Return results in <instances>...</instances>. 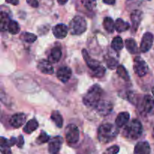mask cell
<instances>
[{
  "label": "cell",
  "mask_w": 154,
  "mask_h": 154,
  "mask_svg": "<svg viewBox=\"0 0 154 154\" xmlns=\"http://www.w3.org/2000/svg\"><path fill=\"white\" fill-rule=\"evenodd\" d=\"M119 133L117 126L111 123H104L98 129V139L103 144L111 142L115 139Z\"/></svg>",
  "instance_id": "obj_1"
},
{
  "label": "cell",
  "mask_w": 154,
  "mask_h": 154,
  "mask_svg": "<svg viewBox=\"0 0 154 154\" xmlns=\"http://www.w3.org/2000/svg\"><path fill=\"white\" fill-rule=\"evenodd\" d=\"M102 89L98 84H94L90 87L88 91L83 99L84 105L89 108H96L98 104L101 102L102 96Z\"/></svg>",
  "instance_id": "obj_2"
},
{
  "label": "cell",
  "mask_w": 154,
  "mask_h": 154,
  "mask_svg": "<svg viewBox=\"0 0 154 154\" xmlns=\"http://www.w3.org/2000/svg\"><path fill=\"white\" fill-rule=\"evenodd\" d=\"M143 132L142 124L138 120H132L128 123L123 131V135L126 138L136 140L140 138Z\"/></svg>",
  "instance_id": "obj_3"
},
{
  "label": "cell",
  "mask_w": 154,
  "mask_h": 154,
  "mask_svg": "<svg viewBox=\"0 0 154 154\" xmlns=\"http://www.w3.org/2000/svg\"><path fill=\"white\" fill-rule=\"evenodd\" d=\"M82 55L84 60H85L86 63H87V66L93 71L95 76L98 77V78H101V77H103L104 75H105V68L104 67V66H102V64H101L99 61L92 58V57L89 55L87 50H83Z\"/></svg>",
  "instance_id": "obj_4"
},
{
  "label": "cell",
  "mask_w": 154,
  "mask_h": 154,
  "mask_svg": "<svg viewBox=\"0 0 154 154\" xmlns=\"http://www.w3.org/2000/svg\"><path fill=\"white\" fill-rule=\"evenodd\" d=\"M87 21L81 16H75L69 23V31L72 35H81L87 30Z\"/></svg>",
  "instance_id": "obj_5"
},
{
  "label": "cell",
  "mask_w": 154,
  "mask_h": 154,
  "mask_svg": "<svg viewBox=\"0 0 154 154\" xmlns=\"http://www.w3.org/2000/svg\"><path fill=\"white\" fill-rule=\"evenodd\" d=\"M133 69L135 73L139 77L145 76L149 71L147 63L140 57H136L134 59Z\"/></svg>",
  "instance_id": "obj_6"
},
{
  "label": "cell",
  "mask_w": 154,
  "mask_h": 154,
  "mask_svg": "<svg viewBox=\"0 0 154 154\" xmlns=\"http://www.w3.org/2000/svg\"><path fill=\"white\" fill-rule=\"evenodd\" d=\"M80 138L79 129L75 125L69 124L66 128V138L69 144H76Z\"/></svg>",
  "instance_id": "obj_7"
},
{
  "label": "cell",
  "mask_w": 154,
  "mask_h": 154,
  "mask_svg": "<svg viewBox=\"0 0 154 154\" xmlns=\"http://www.w3.org/2000/svg\"><path fill=\"white\" fill-rule=\"evenodd\" d=\"M141 111L145 114H152L154 112V99L150 95L144 96L141 104Z\"/></svg>",
  "instance_id": "obj_8"
},
{
  "label": "cell",
  "mask_w": 154,
  "mask_h": 154,
  "mask_svg": "<svg viewBox=\"0 0 154 154\" xmlns=\"http://www.w3.org/2000/svg\"><path fill=\"white\" fill-rule=\"evenodd\" d=\"M153 35L151 32H146L143 35L140 45V51L143 53L148 52L153 44Z\"/></svg>",
  "instance_id": "obj_9"
},
{
  "label": "cell",
  "mask_w": 154,
  "mask_h": 154,
  "mask_svg": "<svg viewBox=\"0 0 154 154\" xmlns=\"http://www.w3.org/2000/svg\"><path fill=\"white\" fill-rule=\"evenodd\" d=\"M63 139L61 136H57L53 138L48 145V151L51 154H59L63 145Z\"/></svg>",
  "instance_id": "obj_10"
},
{
  "label": "cell",
  "mask_w": 154,
  "mask_h": 154,
  "mask_svg": "<svg viewBox=\"0 0 154 154\" xmlns=\"http://www.w3.org/2000/svg\"><path fill=\"white\" fill-rule=\"evenodd\" d=\"M26 121V115L23 113H17L15 114L11 117L9 120V124L13 128L17 129L21 127L24 124Z\"/></svg>",
  "instance_id": "obj_11"
},
{
  "label": "cell",
  "mask_w": 154,
  "mask_h": 154,
  "mask_svg": "<svg viewBox=\"0 0 154 154\" xmlns=\"http://www.w3.org/2000/svg\"><path fill=\"white\" fill-rule=\"evenodd\" d=\"M96 108V111L99 114L102 116H107L112 111L113 105L108 101H101Z\"/></svg>",
  "instance_id": "obj_12"
},
{
  "label": "cell",
  "mask_w": 154,
  "mask_h": 154,
  "mask_svg": "<svg viewBox=\"0 0 154 154\" xmlns=\"http://www.w3.org/2000/svg\"><path fill=\"white\" fill-rule=\"evenodd\" d=\"M72 70L67 66H63L60 68L57 72V76L58 79L63 83H66L69 81L72 77Z\"/></svg>",
  "instance_id": "obj_13"
},
{
  "label": "cell",
  "mask_w": 154,
  "mask_h": 154,
  "mask_svg": "<svg viewBox=\"0 0 154 154\" xmlns=\"http://www.w3.org/2000/svg\"><path fill=\"white\" fill-rule=\"evenodd\" d=\"M37 68L42 73L45 74V75H52L54 73V68L49 60H40L38 63Z\"/></svg>",
  "instance_id": "obj_14"
},
{
  "label": "cell",
  "mask_w": 154,
  "mask_h": 154,
  "mask_svg": "<svg viewBox=\"0 0 154 154\" xmlns=\"http://www.w3.org/2000/svg\"><path fill=\"white\" fill-rule=\"evenodd\" d=\"M53 33L55 38L58 39H63L66 37L68 34V27L65 24L60 23L53 27Z\"/></svg>",
  "instance_id": "obj_15"
},
{
  "label": "cell",
  "mask_w": 154,
  "mask_h": 154,
  "mask_svg": "<svg viewBox=\"0 0 154 154\" xmlns=\"http://www.w3.org/2000/svg\"><path fill=\"white\" fill-rule=\"evenodd\" d=\"M131 21L132 23V29L134 32H136L141 23L143 18V13L140 10H135L131 14Z\"/></svg>",
  "instance_id": "obj_16"
},
{
  "label": "cell",
  "mask_w": 154,
  "mask_h": 154,
  "mask_svg": "<svg viewBox=\"0 0 154 154\" xmlns=\"http://www.w3.org/2000/svg\"><path fill=\"white\" fill-rule=\"evenodd\" d=\"M150 146L147 141L138 142L135 147V154H150Z\"/></svg>",
  "instance_id": "obj_17"
},
{
  "label": "cell",
  "mask_w": 154,
  "mask_h": 154,
  "mask_svg": "<svg viewBox=\"0 0 154 154\" xmlns=\"http://www.w3.org/2000/svg\"><path fill=\"white\" fill-rule=\"evenodd\" d=\"M62 57V51L60 47H54L51 51L49 56H48V60L51 63H58Z\"/></svg>",
  "instance_id": "obj_18"
},
{
  "label": "cell",
  "mask_w": 154,
  "mask_h": 154,
  "mask_svg": "<svg viewBox=\"0 0 154 154\" xmlns=\"http://www.w3.org/2000/svg\"><path fill=\"white\" fill-rule=\"evenodd\" d=\"M130 116L128 112H122L118 114L115 120V124L118 128L123 127L129 123Z\"/></svg>",
  "instance_id": "obj_19"
},
{
  "label": "cell",
  "mask_w": 154,
  "mask_h": 154,
  "mask_svg": "<svg viewBox=\"0 0 154 154\" xmlns=\"http://www.w3.org/2000/svg\"><path fill=\"white\" fill-rule=\"evenodd\" d=\"M130 27L129 23L125 22L121 18H118L115 21V29L118 32H123L128 30Z\"/></svg>",
  "instance_id": "obj_20"
},
{
  "label": "cell",
  "mask_w": 154,
  "mask_h": 154,
  "mask_svg": "<svg viewBox=\"0 0 154 154\" xmlns=\"http://www.w3.org/2000/svg\"><path fill=\"white\" fill-rule=\"evenodd\" d=\"M10 21L11 20L8 14L4 11H1V14H0V29L2 32H4L8 29V26Z\"/></svg>",
  "instance_id": "obj_21"
},
{
  "label": "cell",
  "mask_w": 154,
  "mask_h": 154,
  "mask_svg": "<svg viewBox=\"0 0 154 154\" xmlns=\"http://www.w3.org/2000/svg\"><path fill=\"white\" fill-rule=\"evenodd\" d=\"M38 122L35 120V118L32 119L29 121L27 122L26 126H24L23 131L27 134H30L32 132H34L35 130L38 129Z\"/></svg>",
  "instance_id": "obj_22"
},
{
  "label": "cell",
  "mask_w": 154,
  "mask_h": 154,
  "mask_svg": "<svg viewBox=\"0 0 154 154\" xmlns=\"http://www.w3.org/2000/svg\"><path fill=\"white\" fill-rule=\"evenodd\" d=\"M125 45H126V48L127 49V51L129 53L132 54H137L138 52V45H137L136 42L134 39L132 38H128L126 40L125 42Z\"/></svg>",
  "instance_id": "obj_23"
},
{
  "label": "cell",
  "mask_w": 154,
  "mask_h": 154,
  "mask_svg": "<svg viewBox=\"0 0 154 154\" xmlns=\"http://www.w3.org/2000/svg\"><path fill=\"white\" fill-rule=\"evenodd\" d=\"M51 120L58 128H62L63 126V118L58 111H54L51 114Z\"/></svg>",
  "instance_id": "obj_24"
},
{
  "label": "cell",
  "mask_w": 154,
  "mask_h": 154,
  "mask_svg": "<svg viewBox=\"0 0 154 154\" xmlns=\"http://www.w3.org/2000/svg\"><path fill=\"white\" fill-rule=\"evenodd\" d=\"M103 26L108 32L111 33L115 29V22L113 20L112 18L107 17L103 20Z\"/></svg>",
  "instance_id": "obj_25"
},
{
  "label": "cell",
  "mask_w": 154,
  "mask_h": 154,
  "mask_svg": "<svg viewBox=\"0 0 154 154\" xmlns=\"http://www.w3.org/2000/svg\"><path fill=\"white\" fill-rule=\"evenodd\" d=\"M111 48L116 51H121L123 48V39L119 37V36L114 38L112 40V42H111Z\"/></svg>",
  "instance_id": "obj_26"
},
{
  "label": "cell",
  "mask_w": 154,
  "mask_h": 154,
  "mask_svg": "<svg viewBox=\"0 0 154 154\" xmlns=\"http://www.w3.org/2000/svg\"><path fill=\"white\" fill-rule=\"evenodd\" d=\"M117 73L122 79H123L126 81H129L130 80V77H129V74H128L127 71L125 69L124 66L120 65V66H117Z\"/></svg>",
  "instance_id": "obj_27"
},
{
  "label": "cell",
  "mask_w": 154,
  "mask_h": 154,
  "mask_svg": "<svg viewBox=\"0 0 154 154\" xmlns=\"http://www.w3.org/2000/svg\"><path fill=\"white\" fill-rule=\"evenodd\" d=\"M20 39L23 42H27V43H33L37 39V36L33 33L30 32H23L21 34Z\"/></svg>",
  "instance_id": "obj_28"
},
{
  "label": "cell",
  "mask_w": 154,
  "mask_h": 154,
  "mask_svg": "<svg viewBox=\"0 0 154 154\" xmlns=\"http://www.w3.org/2000/svg\"><path fill=\"white\" fill-rule=\"evenodd\" d=\"M20 27L19 24L17 22H16L15 20H11L10 23L8 24V31L12 35H16L17 34L20 32Z\"/></svg>",
  "instance_id": "obj_29"
},
{
  "label": "cell",
  "mask_w": 154,
  "mask_h": 154,
  "mask_svg": "<svg viewBox=\"0 0 154 154\" xmlns=\"http://www.w3.org/2000/svg\"><path fill=\"white\" fill-rule=\"evenodd\" d=\"M105 61L108 67L111 69H114L116 67L117 68V66H117L118 65V61L114 57H111L109 55L105 56Z\"/></svg>",
  "instance_id": "obj_30"
},
{
  "label": "cell",
  "mask_w": 154,
  "mask_h": 154,
  "mask_svg": "<svg viewBox=\"0 0 154 154\" xmlns=\"http://www.w3.org/2000/svg\"><path fill=\"white\" fill-rule=\"evenodd\" d=\"M83 5L89 11H93L96 7V0H81Z\"/></svg>",
  "instance_id": "obj_31"
},
{
  "label": "cell",
  "mask_w": 154,
  "mask_h": 154,
  "mask_svg": "<svg viewBox=\"0 0 154 154\" xmlns=\"http://www.w3.org/2000/svg\"><path fill=\"white\" fill-rule=\"evenodd\" d=\"M50 140V137L48 134L45 132H42L41 134L39 135V136L38 137V138L36 139V142L38 144H45V143L48 142V141Z\"/></svg>",
  "instance_id": "obj_32"
},
{
  "label": "cell",
  "mask_w": 154,
  "mask_h": 154,
  "mask_svg": "<svg viewBox=\"0 0 154 154\" xmlns=\"http://www.w3.org/2000/svg\"><path fill=\"white\" fill-rule=\"evenodd\" d=\"M119 151H120V147L117 145H114L107 149L103 154H117Z\"/></svg>",
  "instance_id": "obj_33"
},
{
  "label": "cell",
  "mask_w": 154,
  "mask_h": 154,
  "mask_svg": "<svg viewBox=\"0 0 154 154\" xmlns=\"http://www.w3.org/2000/svg\"><path fill=\"white\" fill-rule=\"evenodd\" d=\"M26 2L29 5H30L32 8H38V0H26Z\"/></svg>",
  "instance_id": "obj_34"
},
{
  "label": "cell",
  "mask_w": 154,
  "mask_h": 154,
  "mask_svg": "<svg viewBox=\"0 0 154 154\" xmlns=\"http://www.w3.org/2000/svg\"><path fill=\"white\" fill-rule=\"evenodd\" d=\"M24 144V140L23 138L22 135H20L19 138L17 139V145L18 147L21 148L23 147V145Z\"/></svg>",
  "instance_id": "obj_35"
},
{
  "label": "cell",
  "mask_w": 154,
  "mask_h": 154,
  "mask_svg": "<svg viewBox=\"0 0 154 154\" xmlns=\"http://www.w3.org/2000/svg\"><path fill=\"white\" fill-rule=\"evenodd\" d=\"M1 152L2 154H12L8 147H1Z\"/></svg>",
  "instance_id": "obj_36"
},
{
  "label": "cell",
  "mask_w": 154,
  "mask_h": 154,
  "mask_svg": "<svg viewBox=\"0 0 154 154\" xmlns=\"http://www.w3.org/2000/svg\"><path fill=\"white\" fill-rule=\"evenodd\" d=\"M5 1L6 2L13 5H17L19 4V0H5Z\"/></svg>",
  "instance_id": "obj_37"
},
{
  "label": "cell",
  "mask_w": 154,
  "mask_h": 154,
  "mask_svg": "<svg viewBox=\"0 0 154 154\" xmlns=\"http://www.w3.org/2000/svg\"><path fill=\"white\" fill-rule=\"evenodd\" d=\"M103 2L106 5H112L115 4L116 0H103Z\"/></svg>",
  "instance_id": "obj_38"
},
{
  "label": "cell",
  "mask_w": 154,
  "mask_h": 154,
  "mask_svg": "<svg viewBox=\"0 0 154 154\" xmlns=\"http://www.w3.org/2000/svg\"><path fill=\"white\" fill-rule=\"evenodd\" d=\"M68 1H69V0H57L59 4L61 5H63L66 4V2H67Z\"/></svg>",
  "instance_id": "obj_39"
},
{
  "label": "cell",
  "mask_w": 154,
  "mask_h": 154,
  "mask_svg": "<svg viewBox=\"0 0 154 154\" xmlns=\"http://www.w3.org/2000/svg\"><path fill=\"white\" fill-rule=\"evenodd\" d=\"M152 93H153V95L154 96V87H153V88H152Z\"/></svg>",
  "instance_id": "obj_40"
},
{
  "label": "cell",
  "mask_w": 154,
  "mask_h": 154,
  "mask_svg": "<svg viewBox=\"0 0 154 154\" xmlns=\"http://www.w3.org/2000/svg\"><path fill=\"white\" fill-rule=\"evenodd\" d=\"M153 137L154 138V127H153Z\"/></svg>",
  "instance_id": "obj_41"
},
{
  "label": "cell",
  "mask_w": 154,
  "mask_h": 154,
  "mask_svg": "<svg viewBox=\"0 0 154 154\" xmlns=\"http://www.w3.org/2000/svg\"><path fill=\"white\" fill-rule=\"evenodd\" d=\"M149 1H150V0H149Z\"/></svg>",
  "instance_id": "obj_42"
}]
</instances>
